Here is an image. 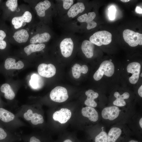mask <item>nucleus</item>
<instances>
[{
    "instance_id": "obj_1",
    "label": "nucleus",
    "mask_w": 142,
    "mask_h": 142,
    "mask_svg": "<svg viewBox=\"0 0 142 142\" xmlns=\"http://www.w3.org/2000/svg\"><path fill=\"white\" fill-rule=\"evenodd\" d=\"M0 123L9 131L24 125V123L12 113L0 107Z\"/></svg>"
},
{
    "instance_id": "obj_2",
    "label": "nucleus",
    "mask_w": 142,
    "mask_h": 142,
    "mask_svg": "<svg viewBox=\"0 0 142 142\" xmlns=\"http://www.w3.org/2000/svg\"><path fill=\"white\" fill-rule=\"evenodd\" d=\"M18 117L22 118L32 126H35L43 124L44 122L43 116L37 113L33 107H29L21 109L16 114Z\"/></svg>"
},
{
    "instance_id": "obj_3",
    "label": "nucleus",
    "mask_w": 142,
    "mask_h": 142,
    "mask_svg": "<svg viewBox=\"0 0 142 142\" xmlns=\"http://www.w3.org/2000/svg\"><path fill=\"white\" fill-rule=\"evenodd\" d=\"M114 72L113 63L108 60H105L100 64L98 69L93 75V78L96 81L100 80L104 75L108 77L111 76Z\"/></svg>"
},
{
    "instance_id": "obj_4",
    "label": "nucleus",
    "mask_w": 142,
    "mask_h": 142,
    "mask_svg": "<svg viewBox=\"0 0 142 142\" xmlns=\"http://www.w3.org/2000/svg\"><path fill=\"white\" fill-rule=\"evenodd\" d=\"M89 40L93 43L98 46L106 45L111 42L112 35L107 31H99L91 36Z\"/></svg>"
},
{
    "instance_id": "obj_5",
    "label": "nucleus",
    "mask_w": 142,
    "mask_h": 142,
    "mask_svg": "<svg viewBox=\"0 0 142 142\" xmlns=\"http://www.w3.org/2000/svg\"><path fill=\"white\" fill-rule=\"evenodd\" d=\"M123 36L125 41L131 47L142 45L141 34L127 29L123 31Z\"/></svg>"
},
{
    "instance_id": "obj_6",
    "label": "nucleus",
    "mask_w": 142,
    "mask_h": 142,
    "mask_svg": "<svg viewBox=\"0 0 142 142\" xmlns=\"http://www.w3.org/2000/svg\"><path fill=\"white\" fill-rule=\"evenodd\" d=\"M50 97L52 101L62 103L66 101L68 98L67 89L61 86H57L53 89L50 94Z\"/></svg>"
},
{
    "instance_id": "obj_7",
    "label": "nucleus",
    "mask_w": 142,
    "mask_h": 142,
    "mask_svg": "<svg viewBox=\"0 0 142 142\" xmlns=\"http://www.w3.org/2000/svg\"><path fill=\"white\" fill-rule=\"evenodd\" d=\"M141 66L138 62H131L128 64L126 69L128 72L132 74V75L129 78L130 82L134 84L138 81L140 72Z\"/></svg>"
},
{
    "instance_id": "obj_8",
    "label": "nucleus",
    "mask_w": 142,
    "mask_h": 142,
    "mask_svg": "<svg viewBox=\"0 0 142 142\" xmlns=\"http://www.w3.org/2000/svg\"><path fill=\"white\" fill-rule=\"evenodd\" d=\"M37 70L40 76L47 78L53 76L56 73L55 67L51 64H41L38 66Z\"/></svg>"
},
{
    "instance_id": "obj_9",
    "label": "nucleus",
    "mask_w": 142,
    "mask_h": 142,
    "mask_svg": "<svg viewBox=\"0 0 142 142\" xmlns=\"http://www.w3.org/2000/svg\"><path fill=\"white\" fill-rule=\"evenodd\" d=\"M72 115L71 111L66 108H62L59 110L55 112L53 115V118L63 124L66 123L70 118Z\"/></svg>"
},
{
    "instance_id": "obj_10",
    "label": "nucleus",
    "mask_w": 142,
    "mask_h": 142,
    "mask_svg": "<svg viewBox=\"0 0 142 142\" xmlns=\"http://www.w3.org/2000/svg\"><path fill=\"white\" fill-rule=\"evenodd\" d=\"M60 48L62 55L65 58L69 57L73 52L74 44L70 38L64 39L60 44Z\"/></svg>"
},
{
    "instance_id": "obj_11",
    "label": "nucleus",
    "mask_w": 142,
    "mask_h": 142,
    "mask_svg": "<svg viewBox=\"0 0 142 142\" xmlns=\"http://www.w3.org/2000/svg\"><path fill=\"white\" fill-rule=\"evenodd\" d=\"M120 111V110L117 106H110L103 109L102 112V116L104 119L113 120L118 117Z\"/></svg>"
},
{
    "instance_id": "obj_12",
    "label": "nucleus",
    "mask_w": 142,
    "mask_h": 142,
    "mask_svg": "<svg viewBox=\"0 0 142 142\" xmlns=\"http://www.w3.org/2000/svg\"><path fill=\"white\" fill-rule=\"evenodd\" d=\"M32 17L31 13L29 11H26L22 16L13 18L12 20V23L14 28L17 29L22 26L23 22H30Z\"/></svg>"
},
{
    "instance_id": "obj_13",
    "label": "nucleus",
    "mask_w": 142,
    "mask_h": 142,
    "mask_svg": "<svg viewBox=\"0 0 142 142\" xmlns=\"http://www.w3.org/2000/svg\"><path fill=\"white\" fill-rule=\"evenodd\" d=\"M96 16L95 12H89L88 15L87 13H85L79 17L77 20L80 22H86L87 23V29L90 30L95 28L97 26V23L93 20Z\"/></svg>"
},
{
    "instance_id": "obj_14",
    "label": "nucleus",
    "mask_w": 142,
    "mask_h": 142,
    "mask_svg": "<svg viewBox=\"0 0 142 142\" xmlns=\"http://www.w3.org/2000/svg\"><path fill=\"white\" fill-rule=\"evenodd\" d=\"M82 113L83 116L93 122L97 121L98 119V113L93 108L88 106L83 108L82 109Z\"/></svg>"
},
{
    "instance_id": "obj_15",
    "label": "nucleus",
    "mask_w": 142,
    "mask_h": 142,
    "mask_svg": "<svg viewBox=\"0 0 142 142\" xmlns=\"http://www.w3.org/2000/svg\"><path fill=\"white\" fill-rule=\"evenodd\" d=\"M15 61V59L12 58H7L5 61L4 64L5 69L7 70L19 69L23 68L24 65L22 61L19 60L16 63Z\"/></svg>"
},
{
    "instance_id": "obj_16",
    "label": "nucleus",
    "mask_w": 142,
    "mask_h": 142,
    "mask_svg": "<svg viewBox=\"0 0 142 142\" xmlns=\"http://www.w3.org/2000/svg\"><path fill=\"white\" fill-rule=\"evenodd\" d=\"M94 48V44L90 41L85 40L82 43V50L87 58H91L92 57L93 55Z\"/></svg>"
},
{
    "instance_id": "obj_17",
    "label": "nucleus",
    "mask_w": 142,
    "mask_h": 142,
    "mask_svg": "<svg viewBox=\"0 0 142 142\" xmlns=\"http://www.w3.org/2000/svg\"><path fill=\"white\" fill-rule=\"evenodd\" d=\"M85 94L87 96V98L84 102L85 104L88 106L92 108L96 107L97 104L94 99L98 97V93L94 92L92 90L90 89L87 91Z\"/></svg>"
},
{
    "instance_id": "obj_18",
    "label": "nucleus",
    "mask_w": 142,
    "mask_h": 142,
    "mask_svg": "<svg viewBox=\"0 0 142 142\" xmlns=\"http://www.w3.org/2000/svg\"><path fill=\"white\" fill-rule=\"evenodd\" d=\"M85 9L84 4L82 2H78L73 5L68 11L67 15L69 17L73 18L79 13L83 12Z\"/></svg>"
},
{
    "instance_id": "obj_19",
    "label": "nucleus",
    "mask_w": 142,
    "mask_h": 142,
    "mask_svg": "<svg viewBox=\"0 0 142 142\" xmlns=\"http://www.w3.org/2000/svg\"><path fill=\"white\" fill-rule=\"evenodd\" d=\"M0 91L3 94L4 98L8 100H12L15 96V93L11 86L7 83L3 84L1 85Z\"/></svg>"
},
{
    "instance_id": "obj_20",
    "label": "nucleus",
    "mask_w": 142,
    "mask_h": 142,
    "mask_svg": "<svg viewBox=\"0 0 142 142\" xmlns=\"http://www.w3.org/2000/svg\"><path fill=\"white\" fill-rule=\"evenodd\" d=\"M51 4L50 2L48 0L38 3L35 8L38 15L40 17H44L45 15V11L49 8Z\"/></svg>"
},
{
    "instance_id": "obj_21",
    "label": "nucleus",
    "mask_w": 142,
    "mask_h": 142,
    "mask_svg": "<svg viewBox=\"0 0 142 142\" xmlns=\"http://www.w3.org/2000/svg\"><path fill=\"white\" fill-rule=\"evenodd\" d=\"M50 38V35L48 33H38L31 38L30 42L31 44H35L37 43L41 44L48 42Z\"/></svg>"
},
{
    "instance_id": "obj_22",
    "label": "nucleus",
    "mask_w": 142,
    "mask_h": 142,
    "mask_svg": "<svg viewBox=\"0 0 142 142\" xmlns=\"http://www.w3.org/2000/svg\"><path fill=\"white\" fill-rule=\"evenodd\" d=\"M114 96L116 99L113 102V104L118 106H123L126 104L124 100L128 99L130 95L128 92H125L120 95L118 92H116L114 93Z\"/></svg>"
},
{
    "instance_id": "obj_23",
    "label": "nucleus",
    "mask_w": 142,
    "mask_h": 142,
    "mask_svg": "<svg viewBox=\"0 0 142 142\" xmlns=\"http://www.w3.org/2000/svg\"><path fill=\"white\" fill-rule=\"evenodd\" d=\"M29 35L27 31L24 29L16 32L13 37L15 40L19 43H25L28 40Z\"/></svg>"
},
{
    "instance_id": "obj_24",
    "label": "nucleus",
    "mask_w": 142,
    "mask_h": 142,
    "mask_svg": "<svg viewBox=\"0 0 142 142\" xmlns=\"http://www.w3.org/2000/svg\"><path fill=\"white\" fill-rule=\"evenodd\" d=\"M29 83L31 86L36 89L41 88L44 85V81L42 78L36 74H33L31 76Z\"/></svg>"
},
{
    "instance_id": "obj_25",
    "label": "nucleus",
    "mask_w": 142,
    "mask_h": 142,
    "mask_svg": "<svg viewBox=\"0 0 142 142\" xmlns=\"http://www.w3.org/2000/svg\"><path fill=\"white\" fill-rule=\"evenodd\" d=\"M45 45L43 43L37 44H31L24 48V51L28 55L32 53L42 50L45 47Z\"/></svg>"
},
{
    "instance_id": "obj_26",
    "label": "nucleus",
    "mask_w": 142,
    "mask_h": 142,
    "mask_svg": "<svg viewBox=\"0 0 142 142\" xmlns=\"http://www.w3.org/2000/svg\"><path fill=\"white\" fill-rule=\"evenodd\" d=\"M121 133V130L119 128H112L109 130L108 135V142H115Z\"/></svg>"
},
{
    "instance_id": "obj_27",
    "label": "nucleus",
    "mask_w": 142,
    "mask_h": 142,
    "mask_svg": "<svg viewBox=\"0 0 142 142\" xmlns=\"http://www.w3.org/2000/svg\"><path fill=\"white\" fill-rule=\"evenodd\" d=\"M9 131L3 126H0V142L6 141L10 133Z\"/></svg>"
},
{
    "instance_id": "obj_28",
    "label": "nucleus",
    "mask_w": 142,
    "mask_h": 142,
    "mask_svg": "<svg viewBox=\"0 0 142 142\" xmlns=\"http://www.w3.org/2000/svg\"><path fill=\"white\" fill-rule=\"evenodd\" d=\"M81 66L79 64L76 63L73 66L72 70L74 77L76 79L79 78L82 73Z\"/></svg>"
},
{
    "instance_id": "obj_29",
    "label": "nucleus",
    "mask_w": 142,
    "mask_h": 142,
    "mask_svg": "<svg viewBox=\"0 0 142 142\" xmlns=\"http://www.w3.org/2000/svg\"><path fill=\"white\" fill-rule=\"evenodd\" d=\"M95 142H108V135L105 131H102L97 135L95 139Z\"/></svg>"
},
{
    "instance_id": "obj_30",
    "label": "nucleus",
    "mask_w": 142,
    "mask_h": 142,
    "mask_svg": "<svg viewBox=\"0 0 142 142\" xmlns=\"http://www.w3.org/2000/svg\"><path fill=\"white\" fill-rule=\"evenodd\" d=\"M6 6L8 9L12 12L14 11L18 6L17 0H8L6 3Z\"/></svg>"
},
{
    "instance_id": "obj_31",
    "label": "nucleus",
    "mask_w": 142,
    "mask_h": 142,
    "mask_svg": "<svg viewBox=\"0 0 142 142\" xmlns=\"http://www.w3.org/2000/svg\"><path fill=\"white\" fill-rule=\"evenodd\" d=\"M109 17L110 20H114L115 16L116 9L115 7L113 6H111L109 9Z\"/></svg>"
},
{
    "instance_id": "obj_32",
    "label": "nucleus",
    "mask_w": 142,
    "mask_h": 142,
    "mask_svg": "<svg viewBox=\"0 0 142 142\" xmlns=\"http://www.w3.org/2000/svg\"><path fill=\"white\" fill-rule=\"evenodd\" d=\"M62 1L63 8L65 9H69L73 3V0H63Z\"/></svg>"
},
{
    "instance_id": "obj_33",
    "label": "nucleus",
    "mask_w": 142,
    "mask_h": 142,
    "mask_svg": "<svg viewBox=\"0 0 142 142\" xmlns=\"http://www.w3.org/2000/svg\"><path fill=\"white\" fill-rule=\"evenodd\" d=\"M82 73L85 74L87 73L88 71V68L87 66L85 65H83L81 67Z\"/></svg>"
},
{
    "instance_id": "obj_34",
    "label": "nucleus",
    "mask_w": 142,
    "mask_h": 142,
    "mask_svg": "<svg viewBox=\"0 0 142 142\" xmlns=\"http://www.w3.org/2000/svg\"><path fill=\"white\" fill-rule=\"evenodd\" d=\"M6 42L4 40L0 41V49L3 50L5 49L6 47Z\"/></svg>"
},
{
    "instance_id": "obj_35",
    "label": "nucleus",
    "mask_w": 142,
    "mask_h": 142,
    "mask_svg": "<svg viewBox=\"0 0 142 142\" xmlns=\"http://www.w3.org/2000/svg\"><path fill=\"white\" fill-rule=\"evenodd\" d=\"M29 142H41V141L36 136H32L30 138Z\"/></svg>"
},
{
    "instance_id": "obj_36",
    "label": "nucleus",
    "mask_w": 142,
    "mask_h": 142,
    "mask_svg": "<svg viewBox=\"0 0 142 142\" xmlns=\"http://www.w3.org/2000/svg\"><path fill=\"white\" fill-rule=\"evenodd\" d=\"M6 36L5 32L3 31L0 30V41L3 40Z\"/></svg>"
},
{
    "instance_id": "obj_37",
    "label": "nucleus",
    "mask_w": 142,
    "mask_h": 142,
    "mask_svg": "<svg viewBox=\"0 0 142 142\" xmlns=\"http://www.w3.org/2000/svg\"><path fill=\"white\" fill-rule=\"evenodd\" d=\"M138 92L139 95L142 97V85H141L138 89Z\"/></svg>"
},
{
    "instance_id": "obj_38",
    "label": "nucleus",
    "mask_w": 142,
    "mask_h": 142,
    "mask_svg": "<svg viewBox=\"0 0 142 142\" xmlns=\"http://www.w3.org/2000/svg\"><path fill=\"white\" fill-rule=\"evenodd\" d=\"M136 12L138 13L141 14L142 9L139 7H137L136 8Z\"/></svg>"
},
{
    "instance_id": "obj_39",
    "label": "nucleus",
    "mask_w": 142,
    "mask_h": 142,
    "mask_svg": "<svg viewBox=\"0 0 142 142\" xmlns=\"http://www.w3.org/2000/svg\"><path fill=\"white\" fill-rule=\"evenodd\" d=\"M139 124L140 127L142 128V118H141L139 121Z\"/></svg>"
},
{
    "instance_id": "obj_40",
    "label": "nucleus",
    "mask_w": 142,
    "mask_h": 142,
    "mask_svg": "<svg viewBox=\"0 0 142 142\" xmlns=\"http://www.w3.org/2000/svg\"><path fill=\"white\" fill-rule=\"evenodd\" d=\"M63 142H73L70 139H67L64 140Z\"/></svg>"
},
{
    "instance_id": "obj_41",
    "label": "nucleus",
    "mask_w": 142,
    "mask_h": 142,
    "mask_svg": "<svg viewBox=\"0 0 142 142\" xmlns=\"http://www.w3.org/2000/svg\"><path fill=\"white\" fill-rule=\"evenodd\" d=\"M121 1L124 2H128L130 1V0H121Z\"/></svg>"
},
{
    "instance_id": "obj_42",
    "label": "nucleus",
    "mask_w": 142,
    "mask_h": 142,
    "mask_svg": "<svg viewBox=\"0 0 142 142\" xmlns=\"http://www.w3.org/2000/svg\"><path fill=\"white\" fill-rule=\"evenodd\" d=\"M0 107H3V104L0 98Z\"/></svg>"
},
{
    "instance_id": "obj_43",
    "label": "nucleus",
    "mask_w": 142,
    "mask_h": 142,
    "mask_svg": "<svg viewBox=\"0 0 142 142\" xmlns=\"http://www.w3.org/2000/svg\"><path fill=\"white\" fill-rule=\"evenodd\" d=\"M129 142H139L137 141L134 140H131Z\"/></svg>"
},
{
    "instance_id": "obj_44",
    "label": "nucleus",
    "mask_w": 142,
    "mask_h": 142,
    "mask_svg": "<svg viewBox=\"0 0 142 142\" xmlns=\"http://www.w3.org/2000/svg\"><path fill=\"white\" fill-rule=\"evenodd\" d=\"M0 126H3L0 123Z\"/></svg>"
},
{
    "instance_id": "obj_45",
    "label": "nucleus",
    "mask_w": 142,
    "mask_h": 142,
    "mask_svg": "<svg viewBox=\"0 0 142 142\" xmlns=\"http://www.w3.org/2000/svg\"><path fill=\"white\" fill-rule=\"evenodd\" d=\"M110 61V62H111V61H112V60L111 59H110L109 60Z\"/></svg>"
},
{
    "instance_id": "obj_46",
    "label": "nucleus",
    "mask_w": 142,
    "mask_h": 142,
    "mask_svg": "<svg viewBox=\"0 0 142 142\" xmlns=\"http://www.w3.org/2000/svg\"><path fill=\"white\" fill-rule=\"evenodd\" d=\"M142 73H141V74L140 75V76H141V77H142Z\"/></svg>"
},
{
    "instance_id": "obj_47",
    "label": "nucleus",
    "mask_w": 142,
    "mask_h": 142,
    "mask_svg": "<svg viewBox=\"0 0 142 142\" xmlns=\"http://www.w3.org/2000/svg\"><path fill=\"white\" fill-rule=\"evenodd\" d=\"M127 61H129V60H128Z\"/></svg>"
},
{
    "instance_id": "obj_48",
    "label": "nucleus",
    "mask_w": 142,
    "mask_h": 142,
    "mask_svg": "<svg viewBox=\"0 0 142 142\" xmlns=\"http://www.w3.org/2000/svg\"><path fill=\"white\" fill-rule=\"evenodd\" d=\"M1 1L0 0V2Z\"/></svg>"
}]
</instances>
